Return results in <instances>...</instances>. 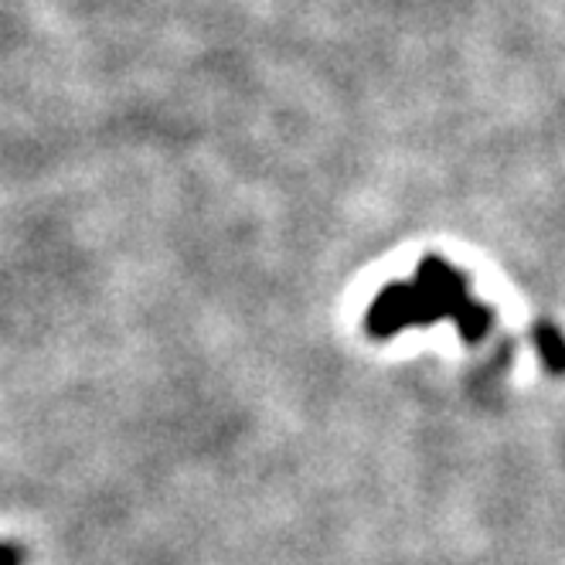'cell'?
<instances>
[{
	"instance_id": "cell-4",
	"label": "cell",
	"mask_w": 565,
	"mask_h": 565,
	"mask_svg": "<svg viewBox=\"0 0 565 565\" xmlns=\"http://www.w3.org/2000/svg\"><path fill=\"white\" fill-rule=\"evenodd\" d=\"M535 344H542V358H545V365L552 372L562 369V344H558V331L552 324H542L535 328Z\"/></svg>"
},
{
	"instance_id": "cell-1",
	"label": "cell",
	"mask_w": 565,
	"mask_h": 565,
	"mask_svg": "<svg viewBox=\"0 0 565 565\" xmlns=\"http://www.w3.org/2000/svg\"><path fill=\"white\" fill-rule=\"evenodd\" d=\"M409 324H429V317H426V307L416 294V287H406V282H392V287H385L369 317H365V328L372 338H392L398 334L402 328H409Z\"/></svg>"
},
{
	"instance_id": "cell-2",
	"label": "cell",
	"mask_w": 565,
	"mask_h": 565,
	"mask_svg": "<svg viewBox=\"0 0 565 565\" xmlns=\"http://www.w3.org/2000/svg\"><path fill=\"white\" fill-rule=\"evenodd\" d=\"M416 294L426 307L429 324L439 317H454L470 297H467V282L457 269H450L443 259H426L419 266V279H416Z\"/></svg>"
},
{
	"instance_id": "cell-5",
	"label": "cell",
	"mask_w": 565,
	"mask_h": 565,
	"mask_svg": "<svg viewBox=\"0 0 565 565\" xmlns=\"http://www.w3.org/2000/svg\"><path fill=\"white\" fill-rule=\"evenodd\" d=\"M28 552L18 542H0V565H24Z\"/></svg>"
},
{
	"instance_id": "cell-3",
	"label": "cell",
	"mask_w": 565,
	"mask_h": 565,
	"mask_svg": "<svg viewBox=\"0 0 565 565\" xmlns=\"http://www.w3.org/2000/svg\"><path fill=\"white\" fill-rule=\"evenodd\" d=\"M454 320H457L460 331H463L470 341L483 338V334H488V328H491V313L483 310L480 303H473V300H467V303L454 313Z\"/></svg>"
}]
</instances>
